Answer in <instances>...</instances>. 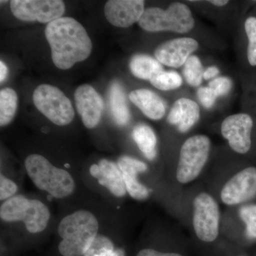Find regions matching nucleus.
<instances>
[{
	"mask_svg": "<svg viewBox=\"0 0 256 256\" xmlns=\"http://www.w3.org/2000/svg\"><path fill=\"white\" fill-rule=\"evenodd\" d=\"M89 172L101 186L107 188L114 196H126L127 190L118 164L110 160L102 159L98 164L90 166Z\"/></svg>",
	"mask_w": 256,
	"mask_h": 256,
	"instance_id": "nucleus-16",
	"label": "nucleus"
},
{
	"mask_svg": "<svg viewBox=\"0 0 256 256\" xmlns=\"http://www.w3.org/2000/svg\"><path fill=\"white\" fill-rule=\"evenodd\" d=\"M203 64L196 55H192L183 66V76L186 84L194 88L200 87L203 80Z\"/></svg>",
	"mask_w": 256,
	"mask_h": 256,
	"instance_id": "nucleus-25",
	"label": "nucleus"
},
{
	"mask_svg": "<svg viewBox=\"0 0 256 256\" xmlns=\"http://www.w3.org/2000/svg\"><path fill=\"white\" fill-rule=\"evenodd\" d=\"M200 44L192 37H178L162 42L154 50V57L162 65L170 68L184 66L198 50Z\"/></svg>",
	"mask_w": 256,
	"mask_h": 256,
	"instance_id": "nucleus-12",
	"label": "nucleus"
},
{
	"mask_svg": "<svg viewBox=\"0 0 256 256\" xmlns=\"http://www.w3.org/2000/svg\"><path fill=\"white\" fill-rule=\"evenodd\" d=\"M8 74V68L2 60L0 62V82H2L6 79Z\"/></svg>",
	"mask_w": 256,
	"mask_h": 256,
	"instance_id": "nucleus-34",
	"label": "nucleus"
},
{
	"mask_svg": "<svg viewBox=\"0 0 256 256\" xmlns=\"http://www.w3.org/2000/svg\"><path fill=\"white\" fill-rule=\"evenodd\" d=\"M10 3L15 18L24 22L48 24L62 18L65 12L60 0H12Z\"/></svg>",
	"mask_w": 256,
	"mask_h": 256,
	"instance_id": "nucleus-10",
	"label": "nucleus"
},
{
	"mask_svg": "<svg viewBox=\"0 0 256 256\" xmlns=\"http://www.w3.org/2000/svg\"><path fill=\"white\" fill-rule=\"evenodd\" d=\"M45 36L54 64L62 70L84 62L92 53V42L86 30L73 18H62L48 23Z\"/></svg>",
	"mask_w": 256,
	"mask_h": 256,
	"instance_id": "nucleus-1",
	"label": "nucleus"
},
{
	"mask_svg": "<svg viewBox=\"0 0 256 256\" xmlns=\"http://www.w3.org/2000/svg\"><path fill=\"white\" fill-rule=\"evenodd\" d=\"M256 196V166H248L234 175L220 192L222 201L228 206L240 204Z\"/></svg>",
	"mask_w": 256,
	"mask_h": 256,
	"instance_id": "nucleus-11",
	"label": "nucleus"
},
{
	"mask_svg": "<svg viewBox=\"0 0 256 256\" xmlns=\"http://www.w3.org/2000/svg\"><path fill=\"white\" fill-rule=\"evenodd\" d=\"M220 210L213 196L206 192L198 194L194 200L193 226L202 242H214L220 234Z\"/></svg>",
	"mask_w": 256,
	"mask_h": 256,
	"instance_id": "nucleus-9",
	"label": "nucleus"
},
{
	"mask_svg": "<svg viewBox=\"0 0 256 256\" xmlns=\"http://www.w3.org/2000/svg\"><path fill=\"white\" fill-rule=\"evenodd\" d=\"M18 97L14 90L10 88L0 92V126H8L14 119L18 108Z\"/></svg>",
	"mask_w": 256,
	"mask_h": 256,
	"instance_id": "nucleus-23",
	"label": "nucleus"
},
{
	"mask_svg": "<svg viewBox=\"0 0 256 256\" xmlns=\"http://www.w3.org/2000/svg\"><path fill=\"white\" fill-rule=\"evenodd\" d=\"M152 85L162 92H170L178 89L182 86V76L174 70H162L150 80Z\"/></svg>",
	"mask_w": 256,
	"mask_h": 256,
	"instance_id": "nucleus-24",
	"label": "nucleus"
},
{
	"mask_svg": "<svg viewBox=\"0 0 256 256\" xmlns=\"http://www.w3.org/2000/svg\"><path fill=\"white\" fill-rule=\"evenodd\" d=\"M0 217L5 222H22L30 233L38 234L46 228L50 213L48 207L40 200L18 195L2 204Z\"/></svg>",
	"mask_w": 256,
	"mask_h": 256,
	"instance_id": "nucleus-5",
	"label": "nucleus"
},
{
	"mask_svg": "<svg viewBox=\"0 0 256 256\" xmlns=\"http://www.w3.org/2000/svg\"><path fill=\"white\" fill-rule=\"evenodd\" d=\"M228 2L229 1H227V0H210V1H208V3L216 6V8H223V6L228 4Z\"/></svg>",
	"mask_w": 256,
	"mask_h": 256,
	"instance_id": "nucleus-35",
	"label": "nucleus"
},
{
	"mask_svg": "<svg viewBox=\"0 0 256 256\" xmlns=\"http://www.w3.org/2000/svg\"><path fill=\"white\" fill-rule=\"evenodd\" d=\"M74 98L82 124L88 129L96 128L100 122L104 107L100 94L92 86L84 84L77 88Z\"/></svg>",
	"mask_w": 256,
	"mask_h": 256,
	"instance_id": "nucleus-13",
	"label": "nucleus"
},
{
	"mask_svg": "<svg viewBox=\"0 0 256 256\" xmlns=\"http://www.w3.org/2000/svg\"><path fill=\"white\" fill-rule=\"evenodd\" d=\"M252 11H254V12H255L256 14V4L255 5V8H254V10H252Z\"/></svg>",
	"mask_w": 256,
	"mask_h": 256,
	"instance_id": "nucleus-36",
	"label": "nucleus"
},
{
	"mask_svg": "<svg viewBox=\"0 0 256 256\" xmlns=\"http://www.w3.org/2000/svg\"><path fill=\"white\" fill-rule=\"evenodd\" d=\"M256 128V117L246 111L225 118L220 124V132L233 151L244 156L252 150Z\"/></svg>",
	"mask_w": 256,
	"mask_h": 256,
	"instance_id": "nucleus-8",
	"label": "nucleus"
},
{
	"mask_svg": "<svg viewBox=\"0 0 256 256\" xmlns=\"http://www.w3.org/2000/svg\"><path fill=\"white\" fill-rule=\"evenodd\" d=\"M129 99L148 118L160 120L166 114V104L156 92L146 88L130 92Z\"/></svg>",
	"mask_w": 256,
	"mask_h": 256,
	"instance_id": "nucleus-18",
	"label": "nucleus"
},
{
	"mask_svg": "<svg viewBox=\"0 0 256 256\" xmlns=\"http://www.w3.org/2000/svg\"><path fill=\"white\" fill-rule=\"evenodd\" d=\"M239 215L246 226V235L249 238H256V204L242 206Z\"/></svg>",
	"mask_w": 256,
	"mask_h": 256,
	"instance_id": "nucleus-28",
	"label": "nucleus"
},
{
	"mask_svg": "<svg viewBox=\"0 0 256 256\" xmlns=\"http://www.w3.org/2000/svg\"><path fill=\"white\" fill-rule=\"evenodd\" d=\"M84 256H124V252L121 249L114 248L110 239L98 235Z\"/></svg>",
	"mask_w": 256,
	"mask_h": 256,
	"instance_id": "nucleus-26",
	"label": "nucleus"
},
{
	"mask_svg": "<svg viewBox=\"0 0 256 256\" xmlns=\"http://www.w3.org/2000/svg\"><path fill=\"white\" fill-rule=\"evenodd\" d=\"M242 35V62L246 74H256V14L252 10L244 18Z\"/></svg>",
	"mask_w": 256,
	"mask_h": 256,
	"instance_id": "nucleus-19",
	"label": "nucleus"
},
{
	"mask_svg": "<svg viewBox=\"0 0 256 256\" xmlns=\"http://www.w3.org/2000/svg\"><path fill=\"white\" fill-rule=\"evenodd\" d=\"M117 164L122 172L126 190L130 196L138 201L146 200L150 196V191L138 181V175L146 172L148 165L129 156H120Z\"/></svg>",
	"mask_w": 256,
	"mask_h": 256,
	"instance_id": "nucleus-15",
	"label": "nucleus"
},
{
	"mask_svg": "<svg viewBox=\"0 0 256 256\" xmlns=\"http://www.w3.org/2000/svg\"><path fill=\"white\" fill-rule=\"evenodd\" d=\"M109 104L112 118L118 126H124L130 119L126 92L119 82H112L109 88Z\"/></svg>",
	"mask_w": 256,
	"mask_h": 256,
	"instance_id": "nucleus-20",
	"label": "nucleus"
},
{
	"mask_svg": "<svg viewBox=\"0 0 256 256\" xmlns=\"http://www.w3.org/2000/svg\"><path fill=\"white\" fill-rule=\"evenodd\" d=\"M25 169L38 190L56 198H64L74 193L75 181L66 170L54 166L44 156L32 154L26 158Z\"/></svg>",
	"mask_w": 256,
	"mask_h": 256,
	"instance_id": "nucleus-3",
	"label": "nucleus"
},
{
	"mask_svg": "<svg viewBox=\"0 0 256 256\" xmlns=\"http://www.w3.org/2000/svg\"><path fill=\"white\" fill-rule=\"evenodd\" d=\"M132 136L140 150L146 159L150 161L156 159L158 139L152 128L146 124H137L133 128Z\"/></svg>",
	"mask_w": 256,
	"mask_h": 256,
	"instance_id": "nucleus-22",
	"label": "nucleus"
},
{
	"mask_svg": "<svg viewBox=\"0 0 256 256\" xmlns=\"http://www.w3.org/2000/svg\"><path fill=\"white\" fill-rule=\"evenodd\" d=\"M136 256H182L176 252H163L152 248H144L140 250Z\"/></svg>",
	"mask_w": 256,
	"mask_h": 256,
	"instance_id": "nucleus-32",
	"label": "nucleus"
},
{
	"mask_svg": "<svg viewBox=\"0 0 256 256\" xmlns=\"http://www.w3.org/2000/svg\"><path fill=\"white\" fill-rule=\"evenodd\" d=\"M245 108L256 117V74H246Z\"/></svg>",
	"mask_w": 256,
	"mask_h": 256,
	"instance_id": "nucleus-27",
	"label": "nucleus"
},
{
	"mask_svg": "<svg viewBox=\"0 0 256 256\" xmlns=\"http://www.w3.org/2000/svg\"><path fill=\"white\" fill-rule=\"evenodd\" d=\"M210 140L205 134H195L184 142L180 152L176 178L186 184L196 180L210 156Z\"/></svg>",
	"mask_w": 256,
	"mask_h": 256,
	"instance_id": "nucleus-6",
	"label": "nucleus"
},
{
	"mask_svg": "<svg viewBox=\"0 0 256 256\" xmlns=\"http://www.w3.org/2000/svg\"><path fill=\"white\" fill-rule=\"evenodd\" d=\"M99 230L98 220L92 212L78 210L64 217L58 227L62 240L58 252L63 256H84Z\"/></svg>",
	"mask_w": 256,
	"mask_h": 256,
	"instance_id": "nucleus-2",
	"label": "nucleus"
},
{
	"mask_svg": "<svg viewBox=\"0 0 256 256\" xmlns=\"http://www.w3.org/2000/svg\"><path fill=\"white\" fill-rule=\"evenodd\" d=\"M201 109L196 101L181 98L175 101L168 116V122L176 126L178 132H188L200 120Z\"/></svg>",
	"mask_w": 256,
	"mask_h": 256,
	"instance_id": "nucleus-17",
	"label": "nucleus"
},
{
	"mask_svg": "<svg viewBox=\"0 0 256 256\" xmlns=\"http://www.w3.org/2000/svg\"><path fill=\"white\" fill-rule=\"evenodd\" d=\"M33 102L44 116L57 126H67L75 117L70 100L60 88L53 86H38L33 92Z\"/></svg>",
	"mask_w": 256,
	"mask_h": 256,
	"instance_id": "nucleus-7",
	"label": "nucleus"
},
{
	"mask_svg": "<svg viewBox=\"0 0 256 256\" xmlns=\"http://www.w3.org/2000/svg\"><path fill=\"white\" fill-rule=\"evenodd\" d=\"M129 68L136 78L148 80L164 70L162 65L156 58L146 54L133 56L129 63Z\"/></svg>",
	"mask_w": 256,
	"mask_h": 256,
	"instance_id": "nucleus-21",
	"label": "nucleus"
},
{
	"mask_svg": "<svg viewBox=\"0 0 256 256\" xmlns=\"http://www.w3.org/2000/svg\"><path fill=\"white\" fill-rule=\"evenodd\" d=\"M18 190V186L14 182L6 178L4 175H0V200L6 201L12 197L14 196Z\"/></svg>",
	"mask_w": 256,
	"mask_h": 256,
	"instance_id": "nucleus-31",
	"label": "nucleus"
},
{
	"mask_svg": "<svg viewBox=\"0 0 256 256\" xmlns=\"http://www.w3.org/2000/svg\"><path fill=\"white\" fill-rule=\"evenodd\" d=\"M143 0H109L106 3L105 16L116 28H128L140 21L144 11Z\"/></svg>",
	"mask_w": 256,
	"mask_h": 256,
	"instance_id": "nucleus-14",
	"label": "nucleus"
},
{
	"mask_svg": "<svg viewBox=\"0 0 256 256\" xmlns=\"http://www.w3.org/2000/svg\"><path fill=\"white\" fill-rule=\"evenodd\" d=\"M208 86L215 92L218 98L223 97L228 94L232 90V82L228 77L218 76L210 80Z\"/></svg>",
	"mask_w": 256,
	"mask_h": 256,
	"instance_id": "nucleus-29",
	"label": "nucleus"
},
{
	"mask_svg": "<svg viewBox=\"0 0 256 256\" xmlns=\"http://www.w3.org/2000/svg\"><path fill=\"white\" fill-rule=\"evenodd\" d=\"M197 98L204 108L210 109L215 105L218 96L208 86L198 88L196 92Z\"/></svg>",
	"mask_w": 256,
	"mask_h": 256,
	"instance_id": "nucleus-30",
	"label": "nucleus"
},
{
	"mask_svg": "<svg viewBox=\"0 0 256 256\" xmlns=\"http://www.w3.org/2000/svg\"><path fill=\"white\" fill-rule=\"evenodd\" d=\"M195 18L184 3L175 2L166 9L152 6L146 8L138 25L149 32H170L184 34L194 30Z\"/></svg>",
	"mask_w": 256,
	"mask_h": 256,
	"instance_id": "nucleus-4",
	"label": "nucleus"
},
{
	"mask_svg": "<svg viewBox=\"0 0 256 256\" xmlns=\"http://www.w3.org/2000/svg\"><path fill=\"white\" fill-rule=\"evenodd\" d=\"M220 70L215 66L208 67L204 72L203 78L205 80H212L217 78L220 75Z\"/></svg>",
	"mask_w": 256,
	"mask_h": 256,
	"instance_id": "nucleus-33",
	"label": "nucleus"
}]
</instances>
